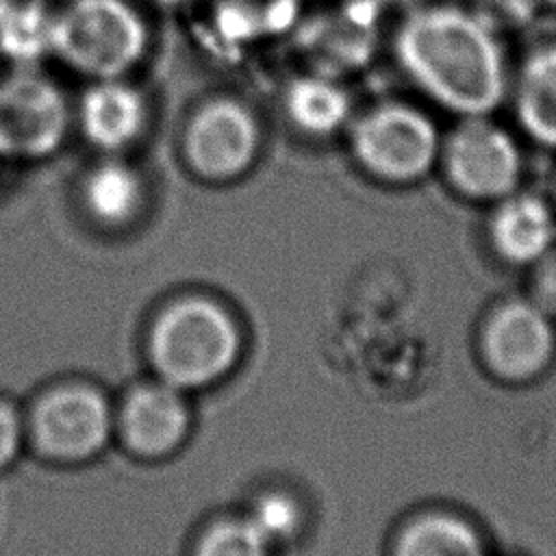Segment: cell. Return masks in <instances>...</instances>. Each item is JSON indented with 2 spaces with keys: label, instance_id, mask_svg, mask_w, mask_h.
<instances>
[{
  "label": "cell",
  "instance_id": "cell-1",
  "mask_svg": "<svg viewBox=\"0 0 556 556\" xmlns=\"http://www.w3.org/2000/svg\"><path fill=\"white\" fill-rule=\"evenodd\" d=\"M404 74L458 117L493 115L508 93V67L495 30L456 4L417 7L395 30Z\"/></svg>",
  "mask_w": 556,
  "mask_h": 556
},
{
  "label": "cell",
  "instance_id": "cell-2",
  "mask_svg": "<svg viewBox=\"0 0 556 556\" xmlns=\"http://www.w3.org/2000/svg\"><path fill=\"white\" fill-rule=\"evenodd\" d=\"M235 315L213 298L185 295L159 311L148 334V356L159 380L204 389L226 378L241 354Z\"/></svg>",
  "mask_w": 556,
  "mask_h": 556
},
{
  "label": "cell",
  "instance_id": "cell-3",
  "mask_svg": "<svg viewBox=\"0 0 556 556\" xmlns=\"http://www.w3.org/2000/svg\"><path fill=\"white\" fill-rule=\"evenodd\" d=\"M148 50V20L130 0H70L54 15L52 59L89 80L128 76Z\"/></svg>",
  "mask_w": 556,
  "mask_h": 556
},
{
  "label": "cell",
  "instance_id": "cell-4",
  "mask_svg": "<svg viewBox=\"0 0 556 556\" xmlns=\"http://www.w3.org/2000/svg\"><path fill=\"white\" fill-rule=\"evenodd\" d=\"M441 132L434 119L402 100L378 102L348 126L350 154L371 178L389 185L421 180L439 163Z\"/></svg>",
  "mask_w": 556,
  "mask_h": 556
},
{
  "label": "cell",
  "instance_id": "cell-5",
  "mask_svg": "<svg viewBox=\"0 0 556 556\" xmlns=\"http://www.w3.org/2000/svg\"><path fill=\"white\" fill-rule=\"evenodd\" d=\"M437 165L460 195L497 202L517 191L521 150L491 115H465L441 137Z\"/></svg>",
  "mask_w": 556,
  "mask_h": 556
},
{
  "label": "cell",
  "instance_id": "cell-6",
  "mask_svg": "<svg viewBox=\"0 0 556 556\" xmlns=\"http://www.w3.org/2000/svg\"><path fill=\"white\" fill-rule=\"evenodd\" d=\"M26 432L43 456L78 463L104 450L115 432V410L100 389L67 382L35 402Z\"/></svg>",
  "mask_w": 556,
  "mask_h": 556
},
{
  "label": "cell",
  "instance_id": "cell-7",
  "mask_svg": "<svg viewBox=\"0 0 556 556\" xmlns=\"http://www.w3.org/2000/svg\"><path fill=\"white\" fill-rule=\"evenodd\" d=\"M74 109L63 89L37 67H15L0 80V141L9 159H46L72 126Z\"/></svg>",
  "mask_w": 556,
  "mask_h": 556
},
{
  "label": "cell",
  "instance_id": "cell-8",
  "mask_svg": "<svg viewBox=\"0 0 556 556\" xmlns=\"http://www.w3.org/2000/svg\"><path fill=\"white\" fill-rule=\"evenodd\" d=\"M261 150V126L248 104L232 96L202 102L182 132V156L189 169L211 182L243 176Z\"/></svg>",
  "mask_w": 556,
  "mask_h": 556
},
{
  "label": "cell",
  "instance_id": "cell-9",
  "mask_svg": "<svg viewBox=\"0 0 556 556\" xmlns=\"http://www.w3.org/2000/svg\"><path fill=\"white\" fill-rule=\"evenodd\" d=\"M554 348L552 317L532 300L504 302L482 328L484 363L506 382L536 378L549 365Z\"/></svg>",
  "mask_w": 556,
  "mask_h": 556
},
{
  "label": "cell",
  "instance_id": "cell-10",
  "mask_svg": "<svg viewBox=\"0 0 556 556\" xmlns=\"http://www.w3.org/2000/svg\"><path fill=\"white\" fill-rule=\"evenodd\" d=\"M191 426L185 391L154 378L132 387L115 410V432L143 458H161L182 445Z\"/></svg>",
  "mask_w": 556,
  "mask_h": 556
},
{
  "label": "cell",
  "instance_id": "cell-11",
  "mask_svg": "<svg viewBox=\"0 0 556 556\" xmlns=\"http://www.w3.org/2000/svg\"><path fill=\"white\" fill-rule=\"evenodd\" d=\"M83 137L100 152L119 154L137 143L150 119L143 91L126 76L91 80L74 111Z\"/></svg>",
  "mask_w": 556,
  "mask_h": 556
},
{
  "label": "cell",
  "instance_id": "cell-12",
  "mask_svg": "<svg viewBox=\"0 0 556 556\" xmlns=\"http://www.w3.org/2000/svg\"><path fill=\"white\" fill-rule=\"evenodd\" d=\"M380 4L376 0H348L337 11L308 26L304 46L313 56L311 70L341 76L363 67L378 43Z\"/></svg>",
  "mask_w": 556,
  "mask_h": 556
},
{
  "label": "cell",
  "instance_id": "cell-13",
  "mask_svg": "<svg viewBox=\"0 0 556 556\" xmlns=\"http://www.w3.org/2000/svg\"><path fill=\"white\" fill-rule=\"evenodd\" d=\"M489 232L497 254L506 261L536 263L552 248L556 222L543 198L513 191L497 200Z\"/></svg>",
  "mask_w": 556,
  "mask_h": 556
},
{
  "label": "cell",
  "instance_id": "cell-14",
  "mask_svg": "<svg viewBox=\"0 0 556 556\" xmlns=\"http://www.w3.org/2000/svg\"><path fill=\"white\" fill-rule=\"evenodd\" d=\"M287 119L308 137H332L348 130L354 104L339 76L308 70L293 76L282 91Z\"/></svg>",
  "mask_w": 556,
  "mask_h": 556
},
{
  "label": "cell",
  "instance_id": "cell-15",
  "mask_svg": "<svg viewBox=\"0 0 556 556\" xmlns=\"http://www.w3.org/2000/svg\"><path fill=\"white\" fill-rule=\"evenodd\" d=\"M513 106L521 130L556 150V43L532 48L513 80Z\"/></svg>",
  "mask_w": 556,
  "mask_h": 556
},
{
  "label": "cell",
  "instance_id": "cell-16",
  "mask_svg": "<svg viewBox=\"0 0 556 556\" xmlns=\"http://www.w3.org/2000/svg\"><path fill=\"white\" fill-rule=\"evenodd\" d=\"M298 17L300 0H215L208 28L219 48L241 52L291 30Z\"/></svg>",
  "mask_w": 556,
  "mask_h": 556
},
{
  "label": "cell",
  "instance_id": "cell-17",
  "mask_svg": "<svg viewBox=\"0 0 556 556\" xmlns=\"http://www.w3.org/2000/svg\"><path fill=\"white\" fill-rule=\"evenodd\" d=\"M80 200L91 219L102 226H126L143 208L146 182L130 163L106 156L83 178Z\"/></svg>",
  "mask_w": 556,
  "mask_h": 556
},
{
  "label": "cell",
  "instance_id": "cell-18",
  "mask_svg": "<svg viewBox=\"0 0 556 556\" xmlns=\"http://www.w3.org/2000/svg\"><path fill=\"white\" fill-rule=\"evenodd\" d=\"M54 15L41 0H11L0 11V59L15 67H37L52 59Z\"/></svg>",
  "mask_w": 556,
  "mask_h": 556
},
{
  "label": "cell",
  "instance_id": "cell-19",
  "mask_svg": "<svg viewBox=\"0 0 556 556\" xmlns=\"http://www.w3.org/2000/svg\"><path fill=\"white\" fill-rule=\"evenodd\" d=\"M393 556H484V547L467 519L434 510L410 519L400 530Z\"/></svg>",
  "mask_w": 556,
  "mask_h": 556
},
{
  "label": "cell",
  "instance_id": "cell-20",
  "mask_svg": "<svg viewBox=\"0 0 556 556\" xmlns=\"http://www.w3.org/2000/svg\"><path fill=\"white\" fill-rule=\"evenodd\" d=\"M274 545L245 515L211 521L193 545L191 556H271Z\"/></svg>",
  "mask_w": 556,
  "mask_h": 556
},
{
  "label": "cell",
  "instance_id": "cell-21",
  "mask_svg": "<svg viewBox=\"0 0 556 556\" xmlns=\"http://www.w3.org/2000/svg\"><path fill=\"white\" fill-rule=\"evenodd\" d=\"M243 515L271 545L293 539L302 526V510L298 502L282 491H267L258 495Z\"/></svg>",
  "mask_w": 556,
  "mask_h": 556
},
{
  "label": "cell",
  "instance_id": "cell-22",
  "mask_svg": "<svg viewBox=\"0 0 556 556\" xmlns=\"http://www.w3.org/2000/svg\"><path fill=\"white\" fill-rule=\"evenodd\" d=\"M26 424L9 402L0 400V469L9 467L26 439Z\"/></svg>",
  "mask_w": 556,
  "mask_h": 556
},
{
  "label": "cell",
  "instance_id": "cell-23",
  "mask_svg": "<svg viewBox=\"0 0 556 556\" xmlns=\"http://www.w3.org/2000/svg\"><path fill=\"white\" fill-rule=\"evenodd\" d=\"M532 302L541 306L549 317H556V252H547L536 261L532 278Z\"/></svg>",
  "mask_w": 556,
  "mask_h": 556
},
{
  "label": "cell",
  "instance_id": "cell-24",
  "mask_svg": "<svg viewBox=\"0 0 556 556\" xmlns=\"http://www.w3.org/2000/svg\"><path fill=\"white\" fill-rule=\"evenodd\" d=\"M159 4H165V7H180V4H187L191 0H156Z\"/></svg>",
  "mask_w": 556,
  "mask_h": 556
},
{
  "label": "cell",
  "instance_id": "cell-25",
  "mask_svg": "<svg viewBox=\"0 0 556 556\" xmlns=\"http://www.w3.org/2000/svg\"><path fill=\"white\" fill-rule=\"evenodd\" d=\"M4 161H9V156H7V152H4V146H2V141H0V167L4 165Z\"/></svg>",
  "mask_w": 556,
  "mask_h": 556
},
{
  "label": "cell",
  "instance_id": "cell-26",
  "mask_svg": "<svg viewBox=\"0 0 556 556\" xmlns=\"http://www.w3.org/2000/svg\"><path fill=\"white\" fill-rule=\"evenodd\" d=\"M9 2H11V0H0V11H2V9H4Z\"/></svg>",
  "mask_w": 556,
  "mask_h": 556
},
{
  "label": "cell",
  "instance_id": "cell-27",
  "mask_svg": "<svg viewBox=\"0 0 556 556\" xmlns=\"http://www.w3.org/2000/svg\"><path fill=\"white\" fill-rule=\"evenodd\" d=\"M547 4H552V7H556V0H545Z\"/></svg>",
  "mask_w": 556,
  "mask_h": 556
}]
</instances>
